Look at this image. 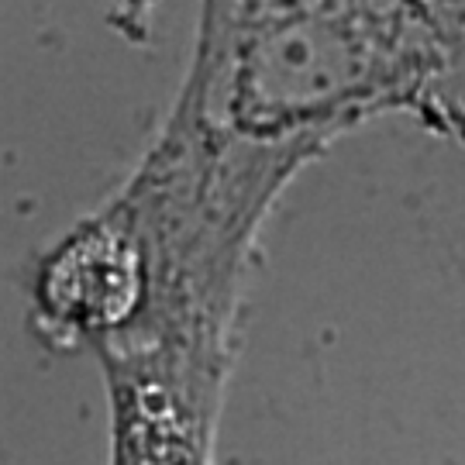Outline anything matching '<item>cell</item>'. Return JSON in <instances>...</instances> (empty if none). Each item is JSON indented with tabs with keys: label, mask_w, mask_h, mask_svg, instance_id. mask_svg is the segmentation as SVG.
I'll return each mask as SVG.
<instances>
[]
</instances>
